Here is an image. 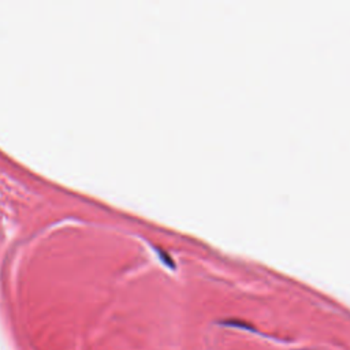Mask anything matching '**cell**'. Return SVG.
<instances>
[{"label": "cell", "mask_w": 350, "mask_h": 350, "mask_svg": "<svg viewBox=\"0 0 350 350\" xmlns=\"http://www.w3.org/2000/svg\"><path fill=\"white\" fill-rule=\"evenodd\" d=\"M222 324L224 326H231V327H238V328H244V330H252V331H256V328H253L249 324H246L245 321H239V320H224L222 321Z\"/></svg>", "instance_id": "6da1fadb"}]
</instances>
